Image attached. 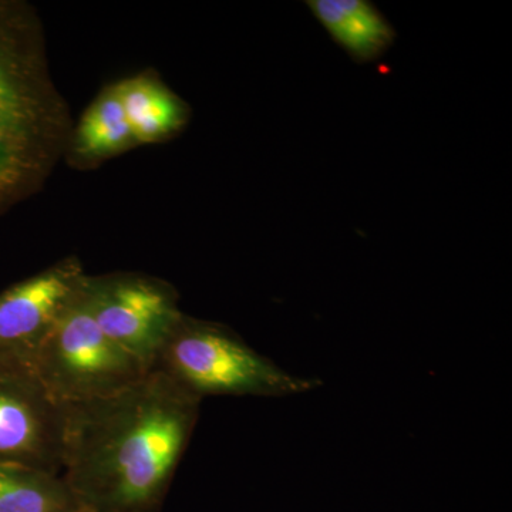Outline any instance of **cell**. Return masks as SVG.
Masks as SVG:
<instances>
[{
  "label": "cell",
  "instance_id": "6da1fadb",
  "mask_svg": "<svg viewBox=\"0 0 512 512\" xmlns=\"http://www.w3.org/2000/svg\"><path fill=\"white\" fill-rule=\"evenodd\" d=\"M200 407L158 370L113 396L66 406L60 474L83 510L160 512Z\"/></svg>",
  "mask_w": 512,
  "mask_h": 512
},
{
  "label": "cell",
  "instance_id": "7a4b0ae2",
  "mask_svg": "<svg viewBox=\"0 0 512 512\" xmlns=\"http://www.w3.org/2000/svg\"><path fill=\"white\" fill-rule=\"evenodd\" d=\"M70 137L35 12L0 0V215L42 187Z\"/></svg>",
  "mask_w": 512,
  "mask_h": 512
},
{
  "label": "cell",
  "instance_id": "3957f363",
  "mask_svg": "<svg viewBox=\"0 0 512 512\" xmlns=\"http://www.w3.org/2000/svg\"><path fill=\"white\" fill-rule=\"evenodd\" d=\"M202 402L208 396L286 397L322 386L256 352L221 323L183 315L158 350L153 369Z\"/></svg>",
  "mask_w": 512,
  "mask_h": 512
},
{
  "label": "cell",
  "instance_id": "277c9868",
  "mask_svg": "<svg viewBox=\"0 0 512 512\" xmlns=\"http://www.w3.org/2000/svg\"><path fill=\"white\" fill-rule=\"evenodd\" d=\"M89 279L33 360L32 372L63 406L113 396L150 372L101 330L90 302Z\"/></svg>",
  "mask_w": 512,
  "mask_h": 512
},
{
  "label": "cell",
  "instance_id": "5b68a950",
  "mask_svg": "<svg viewBox=\"0 0 512 512\" xmlns=\"http://www.w3.org/2000/svg\"><path fill=\"white\" fill-rule=\"evenodd\" d=\"M94 318L120 348L148 370L171 330L183 318L174 288L143 275L89 279Z\"/></svg>",
  "mask_w": 512,
  "mask_h": 512
},
{
  "label": "cell",
  "instance_id": "8992f818",
  "mask_svg": "<svg viewBox=\"0 0 512 512\" xmlns=\"http://www.w3.org/2000/svg\"><path fill=\"white\" fill-rule=\"evenodd\" d=\"M89 276L76 259L30 276L0 293V370H30L60 316Z\"/></svg>",
  "mask_w": 512,
  "mask_h": 512
},
{
  "label": "cell",
  "instance_id": "52a82bcc",
  "mask_svg": "<svg viewBox=\"0 0 512 512\" xmlns=\"http://www.w3.org/2000/svg\"><path fill=\"white\" fill-rule=\"evenodd\" d=\"M66 406L30 370H0V463L62 473Z\"/></svg>",
  "mask_w": 512,
  "mask_h": 512
},
{
  "label": "cell",
  "instance_id": "ba28073f",
  "mask_svg": "<svg viewBox=\"0 0 512 512\" xmlns=\"http://www.w3.org/2000/svg\"><path fill=\"white\" fill-rule=\"evenodd\" d=\"M315 18L357 63L382 57L396 40V30L366 0H309Z\"/></svg>",
  "mask_w": 512,
  "mask_h": 512
},
{
  "label": "cell",
  "instance_id": "9c48e42d",
  "mask_svg": "<svg viewBox=\"0 0 512 512\" xmlns=\"http://www.w3.org/2000/svg\"><path fill=\"white\" fill-rule=\"evenodd\" d=\"M136 144H153L173 136L187 123V107L150 76L116 84Z\"/></svg>",
  "mask_w": 512,
  "mask_h": 512
},
{
  "label": "cell",
  "instance_id": "30bf717a",
  "mask_svg": "<svg viewBox=\"0 0 512 512\" xmlns=\"http://www.w3.org/2000/svg\"><path fill=\"white\" fill-rule=\"evenodd\" d=\"M83 510L59 473L0 463V512H74Z\"/></svg>",
  "mask_w": 512,
  "mask_h": 512
},
{
  "label": "cell",
  "instance_id": "8fae6325",
  "mask_svg": "<svg viewBox=\"0 0 512 512\" xmlns=\"http://www.w3.org/2000/svg\"><path fill=\"white\" fill-rule=\"evenodd\" d=\"M70 143L84 160L116 156L136 146L117 86L104 90L84 111Z\"/></svg>",
  "mask_w": 512,
  "mask_h": 512
},
{
  "label": "cell",
  "instance_id": "7c38bea8",
  "mask_svg": "<svg viewBox=\"0 0 512 512\" xmlns=\"http://www.w3.org/2000/svg\"><path fill=\"white\" fill-rule=\"evenodd\" d=\"M74 512H90V511H86V510H79V511H74Z\"/></svg>",
  "mask_w": 512,
  "mask_h": 512
}]
</instances>
